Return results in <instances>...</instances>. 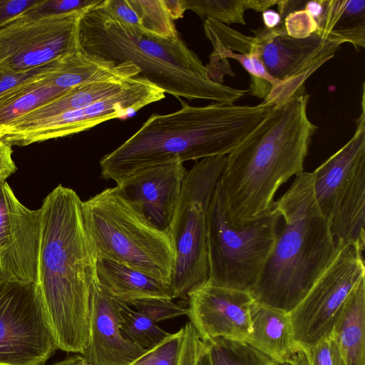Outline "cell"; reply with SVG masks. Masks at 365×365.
Wrapping results in <instances>:
<instances>
[{
  "instance_id": "obj_1",
  "label": "cell",
  "mask_w": 365,
  "mask_h": 365,
  "mask_svg": "<svg viewBox=\"0 0 365 365\" xmlns=\"http://www.w3.org/2000/svg\"><path fill=\"white\" fill-rule=\"evenodd\" d=\"M82 202L73 189L59 185L38 210L37 284L58 348L80 354L88 344L91 301L99 284Z\"/></svg>"
},
{
  "instance_id": "obj_2",
  "label": "cell",
  "mask_w": 365,
  "mask_h": 365,
  "mask_svg": "<svg viewBox=\"0 0 365 365\" xmlns=\"http://www.w3.org/2000/svg\"><path fill=\"white\" fill-rule=\"evenodd\" d=\"M301 91L270 108L263 120L227 155L218 182L232 220L242 224L269 212L278 188L303 172L317 127Z\"/></svg>"
},
{
  "instance_id": "obj_3",
  "label": "cell",
  "mask_w": 365,
  "mask_h": 365,
  "mask_svg": "<svg viewBox=\"0 0 365 365\" xmlns=\"http://www.w3.org/2000/svg\"><path fill=\"white\" fill-rule=\"evenodd\" d=\"M153 114L100 160L101 178L118 182L148 167L227 155L263 120L271 107L212 103Z\"/></svg>"
},
{
  "instance_id": "obj_4",
  "label": "cell",
  "mask_w": 365,
  "mask_h": 365,
  "mask_svg": "<svg viewBox=\"0 0 365 365\" xmlns=\"http://www.w3.org/2000/svg\"><path fill=\"white\" fill-rule=\"evenodd\" d=\"M274 205L281 215L277 238L250 292L256 303L290 313L340 247L317 205L312 173L296 175Z\"/></svg>"
},
{
  "instance_id": "obj_5",
  "label": "cell",
  "mask_w": 365,
  "mask_h": 365,
  "mask_svg": "<svg viewBox=\"0 0 365 365\" xmlns=\"http://www.w3.org/2000/svg\"><path fill=\"white\" fill-rule=\"evenodd\" d=\"M100 2L80 21L81 51L115 65L131 63L140 69L139 76L178 99L234 104L247 93L212 81L206 66L179 35L165 38L135 32L107 14Z\"/></svg>"
},
{
  "instance_id": "obj_6",
  "label": "cell",
  "mask_w": 365,
  "mask_h": 365,
  "mask_svg": "<svg viewBox=\"0 0 365 365\" xmlns=\"http://www.w3.org/2000/svg\"><path fill=\"white\" fill-rule=\"evenodd\" d=\"M83 222L98 259L141 271L170 285L175 252L158 230L115 186L82 202Z\"/></svg>"
},
{
  "instance_id": "obj_7",
  "label": "cell",
  "mask_w": 365,
  "mask_h": 365,
  "mask_svg": "<svg viewBox=\"0 0 365 365\" xmlns=\"http://www.w3.org/2000/svg\"><path fill=\"white\" fill-rule=\"evenodd\" d=\"M280 222L281 215L274 205L264 215L235 223L217 181L207 215L208 280L250 292L272 251Z\"/></svg>"
},
{
  "instance_id": "obj_8",
  "label": "cell",
  "mask_w": 365,
  "mask_h": 365,
  "mask_svg": "<svg viewBox=\"0 0 365 365\" xmlns=\"http://www.w3.org/2000/svg\"><path fill=\"white\" fill-rule=\"evenodd\" d=\"M227 155L197 160L187 171L169 230L175 261L170 282L174 299L208 279L207 215L214 188Z\"/></svg>"
},
{
  "instance_id": "obj_9",
  "label": "cell",
  "mask_w": 365,
  "mask_h": 365,
  "mask_svg": "<svg viewBox=\"0 0 365 365\" xmlns=\"http://www.w3.org/2000/svg\"><path fill=\"white\" fill-rule=\"evenodd\" d=\"M252 31V36L240 34L236 51L257 56L277 82L260 103L267 107L304 91L305 80L331 59L343 43L318 33L304 38H292L284 33L280 24L273 29L264 26Z\"/></svg>"
},
{
  "instance_id": "obj_10",
  "label": "cell",
  "mask_w": 365,
  "mask_h": 365,
  "mask_svg": "<svg viewBox=\"0 0 365 365\" xmlns=\"http://www.w3.org/2000/svg\"><path fill=\"white\" fill-rule=\"evenodd\" d=\"M56 349L38 284L0 279V365H43Z\"/></svg>"
},
{
  "instance_id": "obj_11",
  "label": "cell",
  "mask_w": 365,
  "mask_h": 365,
  "mask_svg": "<svg viewBox=\"0 0 365 365\" xmlns=\"http://www.w3.org/2000/svg\"><path fill=\"white\" fill-rule=\"evenodd\" d=\"M364 277L363 251L354 245L340 247L305 297L289 313L297 349L312 346L331 334L348 297Z\"/></svg>"
},
{
  "instance_id": "obj_12",
  "label": "cell",
  "mask_w": 365,
  "mask_h": 365,
  "mask_svg": "<svg viewBox=\"0 0 365 365\" xmlns=\"http://www.w3.org/2000/svg\"><path fill=\"white\" fill-rule=\"evenodd\" d=\"M98 3L57 16L14 21L6 26L0 30V68L29 70L81 51L80 21L83 14Z\"/></svg>"
},
{
  "instance_id": "obj_13",
  "label": "cell",
  "mask_w": 365,
  "mask_h": 365,
  "mask_svg": "<svg viewBox=\"0 0 365 365\" xmlns=\"http://www.w3.org/2000/svg\"><path fill=\"white\" fill-rule=\"evenodd\" d=\"M164 91L139 75L133 77L119 93L85 108L64 113L31 128L0 133V139L10 146H25L64 137L90 129L104 121L124 118L150 103L165 98Z\"/></svg>"
},
{
  "instance_id": "obj_14",
  "label": "cell",
  "mask_w": 365,
  "mask_h": 365,
  "mask_svg": "<svg viewBox=\"0 0 365 365\" xmlns=\"http://www.w3.org/2000/svg\"><path fill=\"white\" fill-rule=\"evenodd\" d=\"M38 210L24 206L0 182V279L38 284Z\"/></svg>"
},
{
  "instance_id": "obj_15",
  "label": "cell",
  "mask_w": 365,
  "mask_h": 365,
  "mask_svg": "<svg viewBox=\"0 0 365 365\" xmlns=\"http://www.w3.org/2000/svg\"><path fill=\"white\" fill-rule=\"evenodd\" d=\"M187 317L200 338L245 341L251 328V309L255 302L247 290L225 287L210 280L187 294Z\"/></svg>"
},
{
  "instance_id": "obj_16",
  "label": "cell",
  "mask_w": 365,
  "mask_h": 365,
  "mask_svg": "<svg viewBox=\"0 0 365 365\" xmlns=\"http://www.w3.org/2000/svg\"><path fill=\"white\" fill-rule=\"evenodd\" d=\"M187 171L175 160L140 169L116 186L151 224L168 233Z\"/></svg>"
},
{
  "instance_id": "obj_17",
  "label": "cell",
  "mask_w": 365,
  "mask_h": 365,
  "mask_svg": "<svg viewBox=\"0 0 365 365\" xmlns=\"http://www.w3.org/2000/svg\"><path fill=\"white\" fill-rule=\"evenodd\" d=\"M365 91L362 86L361 114L351 138L314 172L313 190L322 215L328 222L357 173L365 168Z\"/></svg>"
},
{
  "instance_id": "obj_18",
  "label": "cell",
  "mask_w": 365,
  "mask_h": 365,
  "mask_svg": "<svg viewBox=\"0 0 365 365\" xmlns=\"http://www.w3.org/2000/svg\"><path fill=\"white\" fill-rule=\"evenodd\" d=\"M146 351L123 336L117 302L99 284L91 301L88 344L81 355L91 365H130Z\"/></svg>"
},
{
  "instance_id": "obj_19",
  "label": "cell",
  "mask_w": 365,
  "mask_h": 365,
  "mask_svg": "<svg viewBox=\"0 0 365 365\" xmlns=\"http://www.w3.org/2000/svg\"><path fill=\"white\" fill-rule=\"evenodd\" d=\"M132 78L114 76L94 79L76 86L24 115L0 133L20 131L54 116L85 108L119 93L128 86Z\"/></svg>"
},
{
  "instance_id": "obj_20",
  "label": "cell",
  "mask_w": 365,
  "mask_h": 365,
  "mask_svg": "<svg viewBox=\"0 0 365 365\" xmlns=\"http://www.w3.org/2000/svg\"><path fill=\"white\" fill-rule=\"evenodd\" d=\"M274 363H287L297 351L289 314L257 304L251 309V328L245 341Z\"/></svg>"
},
{
  "instance_id": "obj_21",
  "label": "cell",
  "mask_w": 365,
  "mask_h": 365,
  "mask_svg": "<svg viewBox=\"0 0 365 365\" xmlns=\"http://www.w3.org/2000/svg\"><path fill=\"white\" fill-rule=\"evenodd\" d=\"M100 285L115 299L128 303L145 298L174 299L169 284L125 264L98 259Z\"/></svg>"
},
{
  "instance_id": "obj_22",
  "label": "cell",
  "mask_w": 365,
  "mask_h": 365,
  "mask_svg": "<svg viewBox=\"0 0 365 365\" xmlns=\"http://www.w3.org/2000/svg\"><path fill=\"white\" fill-rule=\"evenodd\" d=\"M99 6L135 32L165 38L179 35L165 0H104Z\"/></svg>"
},
{
  "instance_id": "obj_23",
  "label": "cell",
  "mask_w": 365,
  "mask_h": 365,
  "mask_svg": "<svg viewBox=\"0 0 365 365\" xmlns=\"http://www.w3.org/2000/svg\"><path fill=\"white\" fill-rule=\"evenodd\" d=\"M331 334L346 365H365V280L352 290Z\"/></svg>"
},
{
  "instance_id": "obj_24",
  "label": "cell",
  "mask_w": 365,
  "mask_h": 365,
  "mask_svg": "<svg viewBox=\"0 0 365 365\" xmlns=\"http://www.w3.org/2000/svg\"><path fill=\"white\" fill-rule=\"evenodd\" d=\"M317 33L356 49L365 46V0H324L323 13L317 21Z\"/></svg>"
},
{
  "instance_id": "obj_25",
  "label": "cell",
  "mask_w": 365,
  "mask_h": 365,
  "mask_svg": "<svg viewBox=\"0 0 365 365\" xmlns=\"http://www.w3.org/2000/svg\"><path fill=\"white\" fill-rule=\"evenodd\" d=\"M48 76L0 96V132L66 91L51 83Z\"/></svg>"
},
{
  "instance_id": "obj_26",
  "label": "cell",
  "mask_w": 365,
  "mask_h": 365,
  "mask_svg": "<svg viewBox=\"0 0 365 365\" xmlns=\"http://www.w3.org/2000/svg\"><path fill=\"white\" fill-rule=\"evenodd\" d=\"M228 58L237 61L250 74V86L247 89V93L249 94L264 100L277 84L257 56L234 52L225 53L214 65L206 66L208 75L212 81L222 83L225 74L232 77L235 76V73L228 63Z\"/></svg>"
},
{
  "instance_id": "obj_27",
  "label": "cell",
  "mask_w": 365,
  "mask_h": 365,
  "mask_svg": "<svg viewBox=\"0 0 365 365\" xmlns=\"http://www.w3.org/2000/svg\"><path fill=\"white\" fill-rule=\"evenodd\" d=\"M116 302L120 330L123 336L129 341L148 350L170 334L127 303L118 300Z\"/></svg>"
},
{
  "instance_id": "obj_28",
  "label": "cell",
  "mask_w": 365,
  "mask_h": 365,
  "mask_svg": "<svg viewBox=\"0 0 365 365\" xmlns=\"http://www.w3.org/2000/svg\"><path fill=\"white\" fill-rule=\"evenodd\" d=\"M205 343L212 365H278L245 341L218 338Z\"/></svg>"
},
{
  "instance_id": "obj_29",
  "label": "cell",
  "mask_w": 365,
  "mask_h": 365,
  "mask_svg": "<svg viewBox=\"0 0 365 365\" xmlns=\"http://www.w3.org/2000/svg\"><path fill=\"white\" fill-rule=\"evenodd\" d=\"M185 11L191 10L200 18L212 19L226 26L245 25V14L249 0H180Z\"/></svg>"
},
{
  "instance_id": "obj_30",
  "label": "cell",
  "mask_w": 365,
  "mask_h": 365,
  "mask_svg": "<svg viewBox=\"0 0 365 365\" xmlns=\"http://www.w3.org/2000/svg\"><path fill=\"white\" fill-rule=\"evenodd\" d=\"M184 332V327H182L177 332L170 334L130 365H178Z\"/></svg>"
},
{
  "instance_id": "obj_31",
  "label": "cell",
  "mask_w": 365,
  "mask_h": 365,
  "mask_svg": "<svg viewBox=\"0 0 365 365\" xmlns=\"http://www.w3.org/2000/svg\"><path fill=\"white\" fill-rule=\"evenodd\" d=\"M293 356L299 365H346L331 333L312 346L297 349Z\"/></svg>"
},
{
  "instance_id": "obj_32",
  "label": "cell",
  "mask_w": 365,
  "mask_h": 365,
  "mask_svg": "<svg viewBox=\"0 0 365 365\" xmlns=\"http://www.w3.org/2000/svg\"><path fill=\"white\" fill-rule=\"evenodd\" d=\"M100 0H38L14 21H29L81 9Z\"/></svg>"
},
{
  "instance_id": "obj_33",
  "label": "cell",
  "mask_w": 365,
  "mask_h": 365,
  "mask_svg": "<svg viewBox=\"0 0 365 365\" xmlns=\"http://www.w3.org/2000/svg\"><path fill=\"white\" fill-rule=\"evenodd\" d=\"M130 307L145 314L155 323L187 315V307L163 298H145L127 303Z\"/></svg>"
},
{
  "instance_id": "obj_34",
  "label": "cell",
  "mask_w": 365,
  "mask_h": 365,
  "mask_svg": "<svg viewBox=\"0 0 365 365\" xmlns=\"http://www.w3.org/2000/svg\"><path fill=\"white\" fill-rule=\"evenodd\" d=\"M63 57L29 70L0 68V96L18 86L43 78L55 71L59 67Z\"/></svg>"
},
{
  "instance_id": "obj_35",
  "label": "cell",
  "mask_w": 365,
  "mask_h": 365,
  "mask_svg": "<svg viewBox=\"0 0 365 365\" xmlns=\"http://www.w3.org/2000/svg\"><path fill=\"white\" fill-rule=\"evenodd\" d=\"M280 25L287 36L295 38H304L318 31L317 21L304 9L287 15Z\"/></svg>"
},
{
  "instance_id": "obj_36",
  "label": "cell",
  "mask_w": 365,
  "mask_h": 365,
  "mask_svg": "<svg viewBox=\"0 0 365 365\" xmlns=\"http://www.w3.org/2000/svg\"><path fill=\"white\" fill-rule=\"evenodd\" d=\"M183 327L184 338L178 365H197L205 344L190 322Z\"/></svg>"
},
{
  "instance_id": "obj_37",
  "label": "cell",
  "mask_w": 365,
  "mask_h": 365,
  "mask_svg": "<svg viewBox=\"0 0 365 365\" xmlns=\"http://www.w3.org/2000/svg\"><path fill=\"white\" fill-rule=\"evenodd\" d=\"M38 0H0V30L14 22Z\"/></svg>"
},
{
  "instance_id": "obj_38",
  "label": "cell",
  "mask_w": 365,
  "mask_h": 365,
  "mask_svg": "<svg viewBox=\"0 0 365 365\" xmlns=\"http://www.w3.org/2000/svg\"><path fill=\"white\" fill-rule=\"evenodd\" d=\"M12 153L11 146L0 139V182L6 181L17 170Z\"/></svg>"
},
{
  "instance_id": "obj_39",
  "label": "cell",
  "mask_w": 365,
  "mask_h": 365,
  "mask_svg": "<svg viewBox=\"0 0 365 365\" xmlns=\"http://www.w3.org/2000/svg\"><path fill=\"white\" fill-rule=\"evenodd\" d=\"M306 1L302 0H279L277 5L282 21L289 14L297 10L303 9Z\"/></svg>"
},
{
  "instance_id": "obj_40",
  "label": "cell",
  "mask_w": 365,
  "mask_h": 365,
  "mask_svg": "<svg viewBox=\"0 0 365 365\" xmlns=\"http://www.w3.org/2000/svg\"><path fill=\"white\" fill-rule=\"evenodd\" d=\"M262 20L264 27L269 29H275L282 23L279 14L272 9H267L262 12Z\"/></svg>"
},
{
  "instance_id": "obj_41",
  "label": "cell",
  "mask_w": 365,
  "mask_h": 365,
  "mask_svg": "<svg viewBox=\"0 0 365 365\" xmlns=\"http://www.w3.org/2000/svg\"><path fill=\"white\" fill-rule=\"evenodd\" d=\"M165 2L170 16L174 21L182 17L185 11L182 6L180 0H165Z\"/></svg>"
},
{
  "instance_id": "obj_42",
  "label": "cell",
  "mask_w": 365,
  "mask_h": 365,
  "mask_svg": "<svg viewBox=\"0 0 365 365\" xmlns=\"http://www.w3.org/2000/svg\"><path fill=\"white\" fill-rule=\"evenodd\" d=\"M279 0H249L250 9L263 12L269 7L277 5Z\"/></svg>"
},
{
  "instance_id": "obj_43",
  "label": "cell",
  "mask_w": 365,
  "mask_h": 365,
  "mask_svg": "<svg viewBox=\"0 0 365 365\" xmlns=\"http://www.w3.org/2000/svg\"><path fill=\"white\" fill-rule=\"evenodd\" d=\"M51 365H91L81 354H73Z\"/></svg>"
},
{
  "instance_id": "obj_44",
  "label": "cell",
  "mask_w": 365,
  "mask_h": 365,
  "mask_svg": "<svg viewBox=\"0 0 365 365\" xmlns=\"http://www.w3.org/2000/svg\"><path fill=\"white\" fill-rule=\"evenodd\" d=\"M197 365H212L205 344V349L200 355Z\"/></svg>"
}]
</instances>
